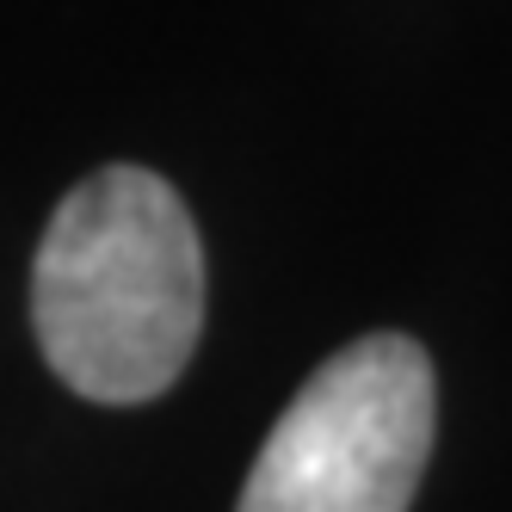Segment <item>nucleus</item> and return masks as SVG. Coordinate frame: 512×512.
Instances as JSON below:
<instances>
[{
	"instance_id": "nucleus-1",
	"label": "nucleus",
	"mask_w": 512,
	"mask_h": 512,
	"mask_svg": "<svg viewBox=\"0 0 512 512\" xmlns=\"http://www.w3.org/2000/svg\"><path fill=\"white\" fill-rule=\"evenodd\" d=\"M31 334L50 371L99 408H136L179 383L204 334V247L155 167H99L56 204L31 260Z\"/></svg>"
},
{
	"instance_id": "nucleus-2",
	"label": "nucleus",
	"mask_w": 512,
	"mask_h": 512,
	"mask_svg": "<svg viewBox=\"0 0 512 512\" xmlns=\"http://www.w3.org/2000/svg\"><path fill=\"white\" fill-rule=\"evenodd\" d=\"M438 383L408 334H364L297 389L235 512H408L432 463Z\"/></svg>"
}]
</instances>
